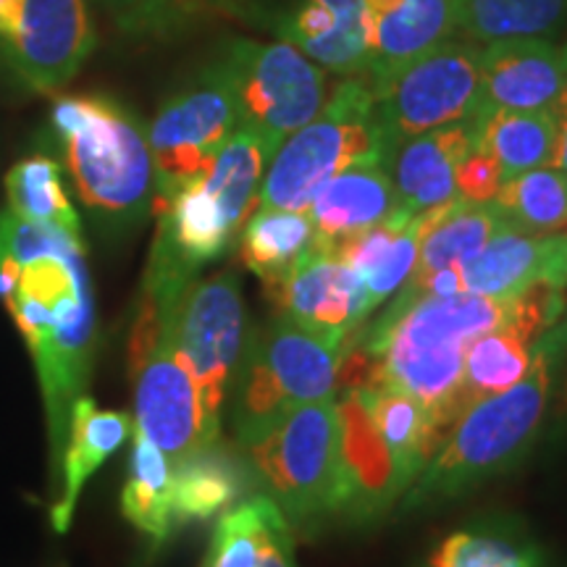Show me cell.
<instances>
[{
  "label": "cell",
  "instance_id": "1",
  "mask_svg": "<svg viewBox=\"0 0 567 567\" xmlns=\"http://www.w3.org/2000/svg\"><path fill=\"white\" fill-rule=\"evenodd\" d=\"M0 302L30 350L59 473L71 410L87 394L97 347L84 234L0 213Z\"/></svg>",
  "mask_w": 567,
  "mask_h": 567
},
{
  "label": "cell",
  "instance_id": "2",
  "mask_svg": "<svg viewBox=\"0 0 567 567\" xmlns=\"http://www.w3.org/2000/svg\"><path fill=\"white\" fill-rule=\"evenodd\" d=\"M505 323H513V300L473 292L417 297L400 289L384 313L360 326L342 344L365 347L375 360L371 386L413 394L446 436L457 421L465 347Z\"/></svg>",
  "mask_w": 567,
  "mask_h": 567
},
{
  "label": "cell",
  "instance_id": "3",
  "mask_svg": "<svg viewBox=\"0 0 567 567\" xmlns=\"http://www.w3.org/2000/svg\"><path fill=\"white\" fill-rule=\"evenodd\" d=\"M565 358L567 313L536 339L528 373L515 386L484 396L457 415L436 455L400 499V513L457 499L515 471L542 436Z\"/></svg>",
  "mask_w": 567,
  "mask_h": 567
},
{
  "label": "cell",
  "instance_id": "4",
  "mask_svg": "<svg viewBox=\"0 0 567 567\" xmlns=\"http://www.w3.org/2000/svg\"><path fill=\"white\" fill-rule=\"evenodd\" d=\"M53 130L76 197L97 221L132 229L153 213V153L147 130L109 95L55 101Z\"/></svg>",
  "mask_w": 567,
  "mask_h": 567
},
{
  "label": "cell",
  "instance_id": "5",
  "mask_svg": "<svg viewBox=\"0 0 567 567\" xmlns=\"http://www.w3.org/2000/svg\"><path fill=\"white\" fill-rule=\"evenodd\" d=\"M339 350L279 313L250 323L226 408L243 446L258 444L297 408L337 394Z\"/></svg>",
  "mask_w": 567,
  "mask_h": 567
},
{
  "label": "cell",
  "instance_id": "6",
  "mask_svg": "<svg viewBox=\"0 0 567 567\" xmlns=\"http://www.w3.org/2000/svg\"><path fill=\"white\" fill-rule=\"evenodd\" d=\"M368 158L389 163L386 142L375 122L371 84L363 76H347L331 90L318 116L289 134L274 153L258 208L305 213L323 182Z\"/></svg>",
  "mask_w": 567,
  "mask_h": 567
},
{
  "label": "cell",
  "instance_id": "7",
  "mask_svg": "<svg viewBox=\"0 0 567 567\" xmlns=\"http://www.w3.org/2000/svg\"><path fill=\"white\" fill-rule=\"evenodd\" d=\"M247 450L292 530L321 534L339 523L342 463L337 394L297 408L279 429Z\"/></svg>",
  "mask_w": 567,
  "mask_h": 567
},
{
  "label": "cell",
  "instance_id": "8",
  "mask_svg": "<svg viewBox=\"0 0 567 567\" xmlns=\"http://www.w3.org/2000/svg\"><path fill=\"white\" fill-rule=\"evenodd\" d=\"M247 329L250 318L243 281L231 268L208 279H195L172 316L174 347L200 396L205 450L221 439L226 394L243 354Z\"/></svg>",
  "mask_w": 567,
  "mask_h": 567
},
{
  "label": "cell",
  "instance_id": "9",
  "mask_svg": "<svg viewBox=\"0 0 567 567\" xmlns=\"http://www.w3.org/2000/svg\"><path fill=\"white\" fill-rule=\"evenodd\" d=\"M239 124L237 90L221 59L163 101L147 130L153 153V210L203 176Z\"/></svg>",
  "mask_w": 567,
  "mask_h": 567
},
{
  "label": "cell",
  "instance_id": "10",
  "mask_svg": "<svg viewBox=\"0 0 567 567\" xmlns=\"http://www.w3.org/2000/svg\"><path fill=\"white\" fill-rule=\"evenodd\" d=\"M371 92L375 122L392 155L402 140L476 116L481 111V48L476 42L446 40L386 80L373 82Z\"/></svg>",
  "mask_w": 567,
  "mask_h": 567
},
{
  "label": "cell",
  "instance_id": "11",
  "mask_svg": "<svg viewBox=\"0 0 567 567\" xmlns=\"http://www.w3.org/2000/svg\"><path fill=\"white\" fill-rule=\"evenodd\" d=\"M221 61L237 90L239 118L276 147L318 116L326 97V69L292 42L231 40Z\"/></svg>",
  "mask_w": 567,
  "mask_h": 567
},
{
  "label": "cell",
  "instance_id": "12",
  "mask_svg": "<svg viewBox=\"0 0 567 567\" xmlns=\"http://www.w3.org/2000/svg\"><path fill=\"white\" fill-rule=\"evenodd\" d=\"M274 313L321 337L337 350L360 326L368 323L365 284L352 266L339 258L337 245L316 234L313 245L271 287H264Z\"/></svg>",
  "mask_w": 567,
  "mask_h": 567
},
{
  "label": "cell",
  "instance_id": "13",
  "mask_svg": "<svg viewBox=\"0 0 567 567\" xmlns=\"http://www.w3.org/2000/svg\"><path fill=\"white\" fill-rule=\"evenodd\" d=\"M95 42L90 0H21L9 59L27 87L53 92L80 74Z\"/></svg>",
  "mask_w": 567,
  "mask_h": 567
},
{
  "label": "cell",
  "instance_id": "14",
  "mask_svg": "<svg viewBox=\"0 0 567 567\" xmlns=\"http://www.w3.org/2000/svg\"><path fill=\"white\" fill-rule=\"evenodd\" d=\"M134 379V429L145 434L158 450L172 460L184 463L195 452L205 450L200 396L182 363L172 339V321L147 354L145 363L132 373Z\"/></svg>",
  "mask_w": 567,
  "mask_h": 567
},
{
  "label": "cell",
  "instance_id": "15",
  "mask_svg": "<svg viewBox=\"0 0 567 567\" xmlns=\"http://www.w3.org/2000/svg\"><path fill=\"white\" fill-rule=\"evenodd\" d=\"M339 408V463H342V499L339 523L363 528L381 520L405 496L384 439L360 396L347 389Z\"/></svg>",
  "mask_w": 567,
  "mask_h": 567
},
{
  "label": "cell",
  "instance_id": "16",
  "mask_svg": "<svg viewBox=\"0 0 567 567\" xmlns=\"http://www.w3.org/2000/svg\"><path fill=\"white\" fill-rule=\"evenodd\" d=\"M565 84L567 59L551 40L515 38L481 48V111H555Z\"/></svg>",
  "mask_w": 567,
  "mask_h": 567
},
{
  "label": "cell",
  "instance_id": "17",
  "mask_svg": "<svg viewBox=\"0 0 567 567\" xmlns=\"http://www.w3.org/2000/svg\"><path fill=\"white\" fill-rule=\"evenodd\" d=\"M463 289L473 295L513 300L530 284L567 289V231L528 234L499 226L492 239L460 268Z\"/></svg>",
  "mask_w": 567,
  "mask_h": 567
},
{
  "label": "cell",
  "instance_id": "18",
  "mask_svg": "<svg viewBox=\"0 0 567 567\" xmlns=\"http://www.w3.org/2000/svg\"><path fill=\"white\" fill-rule=\"evenodd\" d=\"M476 147L473 118L402 140L389 155L394 213L417 216L455 200L457 163Z\"/></svg>",
  "mask_w": 567,
  "mask_h": 567
},
{
  "label": "cell",
  "instance_id": "19",
  "mask_svg": "<svg viewBox=\"0 0 567 567\" xmlns=\"http://www.w3.org/2000/svg\"><path fill=\"white\" fill-rule=\"evenodd\" d=\"M132 431L134 417L124 410H101L90 394H82L74 402L59 471V496L51 507L55 534H66L80 505L82 488L95 476L97 467L132 436Z\"/></svg>",
  "mask_w": 567,
  "mask_h": 567
},
{
  "label": "cell",
  "instance_id": "20",
  "mask_svg": "<svg viewBox=\"0 0 567 567\" xmlns=\"http://www.w3.org/2000/svg\"><path fill=\"white\" fill-rule=\"evenodd\" d=\"M308 218L326 243H344L386 221L394 213V187L384 158L358 161L321 184L308 205Z\"/></svg>",
  "mask_w": 567,
  "mask_h": 567
},
{
  "label": "cell",
  "instance_id": "21",
  "mask_svg": "<svg viewBox=\"0 0 567 567\" xmlns=\"http://www.w3.org/2000/svg\"><path fill=\"white\" fill-rule=\"evenodd\" d=\"M463 0H400L373 24L368 82H381L460 32Z\"/></svg>",
  "mask_w": 567,
  "mask_h": 567
},
{
  "label": "cell",
  "instance_id": "22",
  "mask_svg": "<svg viewBox=\"0 0 567 567\" xmlns=\"http://www.w3.org/2000/svg\"><path fill=\"white\" fill-rule=\"evenodd\" d=\"M352 392L360 396L375 431L384 439L408 492L444 442L434 415L413 394L392 386H363L352 389Z\"/></svg>",
  "mask_w": 567,
  "mask_h": 567
},
{
  "label": "cell",
  "instance_id": "23",
  "mask_svg": "<svg viewBox=\"0 0 567 567\" xmlns=\"http://www.w3.org/2000/svg\"><path fill=\"white\" fill-rule=\"evenodd\" d=\"M505 224L494 203H467L455 197L423 210L421 247L410 279H425L442 268H463Z\"/></svg>",
  "mask_w": 567,
  "mask_h": 567
},
{
  "label": "cell",
  "instance_id": "24",
  "mask_svg": "<svg viewBox=\"0 0 567 567\" xmlns=\"http://www.w3.org/2000/svg\"><path fill=\"white\" fill-rule=\"evenodd\" d=\"M423 567H551L530 528L513 515H494L457 528Z\"/></svg>",
  "mask_w": 567,
  "mask_h": 567
},
{
  "label": "cell",
  "instance_id": "25",
  "mask_svg": "<svg viewBox=\"0 0 567 567\" xmlns=\"http://www.w3.org/2000/svg\"><path fill=\"white\" fill-rule=\"evenodd\" d=\"M473 126H476V147L496 161L502 184L530 168L555 163V111H481L473 116Z\"/></svg>",
  "mask_w": 567,
  "mask_h": 567
},
{
  "label": "cell",
  "instance_id": "26",
  "mask_svg": "<svg viewBox=\"0 0 567 567\" xmlns=\"http://www.w3.org/2000/svg\"><path fill=\"white\" fill-rule=\"evenodd\" d=\"M122 513L155 547L168 542L176 528L174 465L145 434L132 431L130 473L122 492Z\"/></svg>",
  "mask_w": 567,
  "mask_h": 567
},
{
  "label": "cell",
  "instance_id": "27",
  "mask_svg": "<svg viewBox=\"0 0 567 567\" xmlns=\"http://www.w3.org/2000/svg\"><path fill=\"white\" fill-rule=\"evenodd\" d=\"M534 360V339L515 323L486 331L465 347L463 379L457 392V415L484 396L515 386L528 373Z\"/></svg>",
  "mask_w": 567,
  "mask_h": 567
},
{
  "label": "cell",
  "instance_id": "28",
  "mask_svg": "<svg viewBox=\"0 0 567 567\" xmlns=\"http://www.w3.org/2000/svg\"><path fill=\"white\" fill-rule=\"evenodd\" d=\"M316 229L308 213L281 208H255L239 231V260L271 287L313 245Z\"/></svg>",
  "mask_w": 567,
  "mask_h": 567
},
{
  "label": "cell",
  "instance_id": "29",
  "mask_svg": "<svg viewBox=\"0 0 567 567\" xmlns=\"http://www.w3.org/2000/svg\"><path fill=\"white\" fill-rule=\"evenodd\" d=\"M287 530L292 526L271 496H252L216 523L203 567H266L274 542Z\"/></svg>",
  "mask_w": 567,
  "mask_h": 567
},
{
  "label": "cell",
  "instance_id": "30",
  "mask_svg": "<svg viewBox=\"0 0 567 567\" xmlns=\"http://www.w3.org/2000/svg\"><path fill=\"white\" fill-rule=\"evenodd\" d=\"M567 24V0H463L460 32L471 42L555 40Z\"/></svg>",
  "mask_w": 567,
  "mask_h": 567
},
{
  "label": "cell",
  "instance_id": "31",
  "mask_svg": "<svg viewBox=\"0 0 567 567\" xmlns=\"http://www.w3.org/2000/svg\"><path fill=\"white\" fill-rule=\"evenodd\" d=\"M243 494L239 467L224 455L221 446L195 452L174 465V515L176 526L189 520H208L234 507Z\"/></svg>",
  "mask_w": 567,
  "mask_h": 567
},
{
  "label": "cell",
  "instance_id": "32",
  "mask_svg": "<svg viewBox=\"0 0 567 567\" xmlns=\"http://www.w3.org/2000/svg\"><path fill=\"white\" fill-rule=\"evenodd\" d=\"M6 197H9V210L19 218L59 226V229L82 231L80 213L63 187V172L59 161L51 155H30L21 158L17 166L6 174Z\"/></svg>",
  "mask_w": 567,
  "mask_h": 567
},
{
  "label": "cell",
  "instance_id": "33",
  "mask_svg": "<svg viewBox=\"0 0 567 567\" xmlns=\"http://www.w3.org/2000/svg\"><path fill=\"white\" fill-rule=\"evenodd\" d=\"M494 205L502 218L520 231H567V179L557 166L530 168L507 179L496 193Z\"/></svg>",
  "mask_w": 567,
  "mask_h": 567
},
{
  "label": "cell",
  "instance_id": "34",
  "mask_svg": "<svg viewBox=\"0 0 567 567\" xmlns=\"http://www.w3.org/2000/svg\"><path fill=\"white\" fill-rule=\"evenodd\" d=\"M237 0H140L130 34H153L168 38L193 30L200 21L234 9Z\"/></svg>",
  "mask_w": 567,
  "mask_h": 567
},
{
  "label": "cell",
  "instance_id": "35",
  "mask_svg": "<svg viewBox=\"0 0 567 567\" xmlns=\"http://www.w3.org/2000/svg\"><path fill=\"white\" fill-rule=\"evenodd\" d=\"M313 3L323 6V9L331 13L347 53L352 55L354 66H358L360 76H363L368 71V61H371V42H373L365 0H313Z\"/></svg>",
  "mask_w": 567,
  "mask_h": 567
},
{
  "label": "cell",
  "instance_id": "36",
  "mask_svg": "<svg viewBox=\"0 0 567 567\" xmlns=\"http://www.w3.org/2000/svg\"><path fill=\"white\" fill-rule=\"evenodd\" d=\"M502 187V172L496 161L481 147H473L463 161L457 163L455 189L460 200L467 203H494Z\"/></svg>",
  "mask_w": 567,
  "mask_h": 567
},
{
  "label": "cell",
  "instance_id": "37",
  "mask_svg": "<svg viewBox=\"0 0 567 567\" xmlns=\"http://www.w3.org/2000/svg\"><path fill=\"white\" fill-rule=\"evenodd\" d=\"M555 116H557V151H555V163H551V166H557L567 179V84H565L563 97H559V103L555 105Z\"/></svg>",
  "mask_w": 567,
  "mask_h": 567
},
{
  "label": "cell",
  "instance_id": "38",
  "mask_svg": "<svg viewBox=\"0 0 567 567\" xmlns=\"http://www.w3.org/2000/svg\"><path fill=\"white\" fill-rule=\"evenodd\" d=\"M21 17V0H0V40L9 45L17 38Z\"/></svg>",
  "mask_w": 567,
  "mask_h": 567
},
{
  "label": "cell",
  "instance_id": "39",
  "mask_svg": "<svg viewBox=\"0 0 567 567\" xmlns=\"http://www.w3.org/2000/svg\"><path fill=\"white\" fill-rule=\"evenodd\" d=\"M101 3L105 6V9H109V13L113 17V21H116V24L122 27L124 32L130 30V24H132L134 13H137L140 0H101Z\"/></svg>",
  "mask_w": 567,
  "mask_h": 567
},
{
  "label": "cell",
  "instance_id": "40",
  "mask_svg": "<svg viewBox=\"0 0 567 567\" xmlns=\"http://www.w3.org/2000/svg\"><path fill=\"white\" fill-rule=\"evenodd\" d=\"M396 3H400V0H365L368 19H371V32H373L375 21H379L381 17H386L389 11H394Z\"/></svg>",
  "mask_w": 567,
  "mask_h": 567
},
{
  "label": "cell",
  "instance_id": "41",
  "mask_svg": "<svg viewBox=\"0 0 567 567\" xmlns=\"http://www.w3.org/2000/svg\"><path fill=\"white\" fill-rule=\"evenodd\" d=\"M565 379H563V402H559V405H563V413H567V358H565Z\"/></svg>",
  "mask_w": 567,
  "mask_h": 567
},
{
  "label": "cell",
  "instance_id": "42",
  "mask_svg": "<svg viewBox=\"0 0 567 567\" xmlns=\"http://www.w3.org/2000/svg\"><path fill=\"white\" fill-rule=\"evenodd\" d=\"M563 53H565V59H567V42H565V48H563Z\"/></svg>",
  "mask_w": 567,
  "mask_h": 567
}]
</instances>
